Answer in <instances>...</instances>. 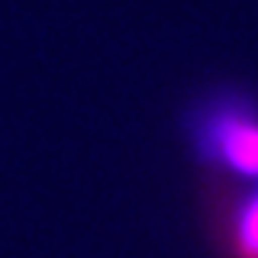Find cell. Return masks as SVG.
<instances>
[{
    "label": "cell",
    "mask_w": 258,
    "mask_h": 258,
    "mask_svg": "<svg viewBox=\"0 0 258 258\" xmlns=\"http://www.w3.org/2000/svg\"><path fill=\"white\" fill-rule=\"evenodd\" d=\"M194 200L210 258H258V181L197 177Z\"/></svg>",
    "instance_id": "obj_2"
},
{
    "label": "cell",
    "mask_w": 258,
    "mask_h": 258,
    "mask_svg": "<svg viewBox=\"0 0 258 258\" xmlns=\"http://www.w3.org/2000/svg\"><path fill=\"white\" fill-rule=\"evenodd\" d=\"M177 136L197 177L258 181V87L210 81L177 116Z\"/></svg>",
    "instance_id": "obj_1"
}]
</instances>
